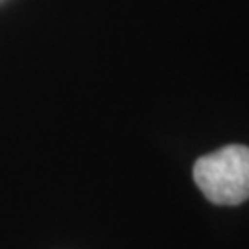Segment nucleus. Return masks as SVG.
<instances>
[{"instance_id":"obj_1","label":"nucleus","mask_w":249,"mask_h":249,"mask_svg":"<svg viewBox=\"0 0 249 249\" xmlns=\"http://www.w3.org/2000/svg\"><path fill=\"white\" fill-rule=\"evenodd\" d=\"M194 183L216 205H240L249 199V148L229 144L194 162Z\"/></svg>"}]
</instances>
